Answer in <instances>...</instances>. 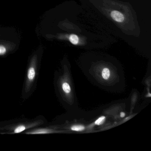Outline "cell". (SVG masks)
I'll list each match as a JSON object with an SVG mask.
<instances>
[{"label":"cell","mask_w":151,"mask_h":151,"mask_svg":"<svg viewBox=\"0 0 151 151\" xmlns=\"http://www.w3.org/2000/svg\"><path fill=\"white\" fill-rule=\"evenodd\" d=\"M111 17L113 20L118 22H122L124 20V16L122 13L117 11H113L111 12Z\"/></svg>","instance_id":"6da1fadb"},{"label":"cell","mask_w":151,"mask_h":151,"mask_svg":"<svg viewBox=\"0 0 151 151\" xmlns=\"http://www.w3.org/2000/svg\"><path fill=\"white\" fill-rule=\"evenodd\" d=\"M106 120V117L105 116H101L98 118L95 122V124L96 125H100L103 124Z\"/></svg>","instance_id":"52a82bcc"},{"label":"cell","mask_w":151,"mask_h":151,"mask_svg":"<svg viewBox=\"0 0 151 151\" xmlns=\"http://www.w3.org/2000/svg\"><path fill=\"white\" fill-rule=\"evenodd\" d=\"M35 75H36V72H35V69L32 67L29 68L28 71V79L30 81H32L35 78Z\"/></svg>","instance_id":"7a4b0ae2"},{"label":"cell","mask_w":151,"mask_h":151,"mask_svg":"<svg viewBox=\"0 0 151 151\" xmlns=\"http://www.w3.org/2000/svg\"><path fill=\"white\" fill-rule=\"evenodd\" d=\"M85 129L84 126L82 125H73L71 127V130L76 131H82Z\"/></svg>","instance_id":"8992f818"},{"label":"cell","mask_w":151,"mask_h":151,"mask_svg":"<svg viewBox=\"0 0 151 151\" xmlns=\"http://www.w3.org/2000/svg\"><path fill=\"white\" fill-rule=\"evenodd\" d=\"M62 88L63 91L67 93H69L71 91L70 86L69 84L67 83H64L63 84Z\"/></svg>","instance_id":"5b68a950"},{"label":"cell","mask_w":151,"mask_h":151,"mask_svg":"<svg viewBox=\"0 0 151 151\" xmlns=\"http://www.w3.org/2000/svg\"><path fill=\"white\" fill-rule=\"evenodd\" d=\"M6 52V49L5 47L0 45V55L5 54Z\"/></svg>","instance_id":"9c48e42d"},{"label":"cell","mask_w":151,"mask_h":151,"mask_svg":"<svg viewBox=\"0 0 151 151\" xmlns=\"http://www.w3.org/2000/svg\"><path fill=\"white\" fill-rule=\"evenodd\" d=\"M26 128L24 126H20L19 127H17L16 129H15V133H20L22 132Z\"/></svg>","instance_id":"ba28073f"},{"label":"cell","mask_w":151,"mask_h":151,"mask_svg":"<svg viewBox=\"0 0 151 151\" xmlns=\"http://www.w3.org/2000/svg\"><path fill=\"white\" fill-rule=\"evenodd\" d=\"M102 76L105 80H107L110 76V70L108 68H105L102 70Z\"/></svg>","instance_id":"3957f363"},{"label":"cell","mask_w":151,"mask_h":151,"mask_svg":"<svg viewBox=\"0 0 151 151\" xmlns=\"http://www.w3.org/2000/svg\"><path fill=\"white\" fill-rule=\"evenodd\" d=\"M125 114L124 112H121V114H120V116H121V117H124V116H125Z\"/></svg>","instance_id":"30bf717a"},{"label":"cell","mask_w":151,"mask_h":151,"mask_svg":"<svg viewBox=\"0 0 151 151\" xmlns=\"http://www.w3.org/2000/svg\"><path fill=\"white\" fill-rule=\"evenodd\" d=\"M70 41L73 45H77L78 42V38L76 35H71L70 37Z\"/></svg>","instance_id":"277c9868"}]
</instances>
